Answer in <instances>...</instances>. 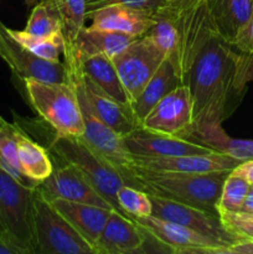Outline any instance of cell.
<instances>
[{"instance_id": "cell-20", "label": "cell", "mask_w": 253, "mask_h": 254, "mask_svg": "<svg viewBox=\"0 0 253 254\" xmlns=\"http://www.w3.org/2000/svg\"><path fill=\"white\" fill-rule=\"evenodd\" d=\"M180 77L176 72L175 67L171 64L170 60L166 57L163 64L158 68V71L153 74L148 83L145 84L140 93L129 106L131 117L135 121L136 126L140 127L141 122L146 117V114L151 111L154 106L160 101L163 97L170 93L176 87L181 86Z\"/></svg>"}, {"instance_id": "cell-43", "label": "cell", "mask_w": 253, "mask_h": 254, "mask_svg": "<svg viewBox=\"0 0 253 254\" xmlns=\"http://www.w3.org/2000/svg\"><path fill=\"white\" fill-rule=\"evenodd\" d=\"M175 1H180V0H175Z\"/></svg>"}, {"instance_id": "cell-26", "label": "cell", "mask_w": 253, "mask_h": 254, "mask_svg": "<svg viewBox=\"0 0 253 254\" xmlns=\"http://www.w3.org/2000/svg\"><path fill=\"white\" fill-rule=\"evenodd\" d=\"M61 20L64 46L72 47L79 32L86 27V0H54Z\"/></svg>"}, {"instance_id": "cell-19", "label": "cell", "mask_w": 253, "mask_h": 254, "mask_svg": "<svg viewBox=\"0 0 253 254\" xmlns=\"http://www.w3.org/2000/svg\"><path fill=\"white\" fill-rule=\"evenodd\" d=\"M81 84L83 93L91 106L92 111L96 113L97 117L102 119L104 123L112 129L121 134L122 136L128 135L134 129L139 128L135 121L131 117L130 111L128 107H124L114 101L104 92H102L93 82L89 81L84 76L81 68Z\"/></svg>"}, {"instance_id": "cell-13", "label": "cell", "mask_w": 253, "mask_h": 254, "mask_svg": "<svg viewBox=\"0 0 253 254\" xmlns=\"http://www.w3.org/2000/svg\"><path fill=\"white\" fill-rule=\"evenodd\" d=\"M37 189L49 201L62 198L116 210L96 190L91 181L76 166L68 163H64V165L60 168H54L51 175L42 181Z\"/></svg>"}, {"instance_id": "cell-44", "label": "cell", "mask_w": 253, "mask_h": 254, "mask_svg": "<svg viewBox=\"0 0 253 254\" xmlns=\"http://www.w3.org/2000/svg\"><path fill=\"white\" fill-rule=\"evenodd\" d=\"M252 186H253V185H252Z\"/></svg>"}, {"instance_id": "cell-45", "label": "cell", "mask_w": 253, "mask_h": 254, "mask_svg": "<svg viewBox=\"0 0 253 254\" xmlns=\"http://www.w3.org/2000/svg\"><path fill=\"white\" fill-rule=\"evenodd\" d=\"M252 213H253V212H252Z\"/></svg>"}, {"instance_id": "cell-27", "label": "cell", "mask_w": 253, "mask_h": 254, "mask_svg": "<svg viewBox=\"0 0 253 254\" xmlns=\"http://www.w3.org/2000/svg\"><path fill=\"white\" fill-rule=\"evenodd\" d=\"M24 31L41 37L62 34L61 20L54 0H39L35 4Z\"/></svg>"}, {"instance_id": "cell-35", "label": "cell", "mask_w": 253, "mask_h": 254, "mask_svg": "<svg viewBox=\"0 0 253 254\" xmlns=\"http://www.w3.org/2000/svg\"><path fill=\"white\" fill-rule=\"evenodd\" d=\"M232 45H235L236 49L240 50L243 54L253 52V14L247 24L241 30L240 34L236 36Z\"/></svg>"}, {"instance_id": "cell-42", "label": "cell", "mask_w": 253, "mask_h": 254, "mask_svg": "<svg viewBox=\"0 0 253 254\" xmlns=\"http://www.w3.org/2000/svg\"><path fill=\"white\" fill-rule=\"evenodd\" d=\"M7 123V122L6 121H5V119L4 118H2V117L1 116H0V128H1V127L2 126H4V124H6Z\"/></svg>"}, {"instance_id": "cell-10", "label": "cell", "mask_w": 253, "mask_h": 254, "mask_svg": "<svg viewBox=\"0 0 253 254\" xmlns=\"http://www.w3.org/2000/svg\"><path fill=\"white\" fill-rule=\"evenodd\" d=\"M139 128L188 139L193 129L192 101L188 86L181 84L160 99Z\"/></svg>"}, {"instance_id": "cell-18", "label": "cell", "mask_w": 253, "mask_h": 254, "mask_svg": "<svg viewBox=\"0 0 253 254\" xmlns=\"http://www.w3.org/2000/svg\"><path fill=\"white\" fill-rule=\"evenodd\" d=\"M51 202L92 247L96 245L109 215L113 211L112 208L83 202H73L62 198H56Z\"/></svg>"}, {"instance_id": "cell-31", "label": "cell", "mask_w": 253, "mask_h": 254, "mask_svg": "<svg viewBox=\"0 0 253 254\" xmlns=\"http://www.w3.org/2000/svg\"><path fill=\"white\" fill-rule=\"evenodd\" d=\"M117 203L121 212L128 217H145L153 213L150 196L141 189L126 184L117 192Z\"/></svg>"}, {"instance_id": "cell-25", "label": "cell", "mask_w": 253, "mask_h": 254, "mask_svg": "<svg viewBox=\"0 0 253 254\" xmlns=\"http://www.w3.org/2000/svg\"><path fill=\"white\" fill-rule=\"evenodd\" d=\"M16 124V123H15ZM16 148L17 159H19L20 169L22 173L37 184L46 180L54 171V164L49 155V151L32 140L24 129L16 124Z\"/></svg>"}, {"instance_id": "cell-37", "label": "cell", "mask_w": 253, "mask_h": 254, "mask_svg": "<svg viewBox=\"0 0 253 254\" xmlns=\"http://www.w3.org/2000/svg\"><path fill=\"white\" fill-rule=\"evenodd\" d=\"M232 173L241 176V178L245 179L246 181H248L251 185H253V159L240 163L235 169H233Z\"/></svg>"}, {"instance_id": "cell-36", "label": "cell", "mask_w": 253, "mask_h": 254, "mask_svg": "<svg viewBox=\"0 0 253 254\" xmlns=\"http://www.w3.org/2000/svg\"><path fill=\"white\" fill-rule=\"evenodd\" d=\"M253 81V52L241 55L238 83L242 88L247 89V84Z\"/></svg>"}, {"instance_id": "cell-40", "label": "cell", "mask_w": 253, "mask_h": 254, "mask_svg": "<svg viewBox=\"0 0 253 254\" xmlns=\"http://www.w3.org/2000/svg\"><path fill=\"white\" fill-rule=\"evenodd\" d=\"M0 254H21L19 250L10 246L9 243L5 242L4 240L0 238Z\"/></svg>"}, {"instance_id": "cell-39", "label": "cell", "mask_w": 253, "mask_h": 254, "mask_svg": "<svg viewBox=\"0 0 253 254\" xmlns=\"http://www.w3.org/2000/svg\"><path fill=\"white\" fill-rule=\"evenodd\" d=\"M241 211H245V212H253V186L251 185L250 191H248L247 196H246V200L243 202L242 206V210Z\"/></svg>"}, {"instance_id": "cell-22", "label": "cell", "mask_w": 253, "mask_h": 254, "mask_svg": "<svg viewBox=\"0 0 253 254\" xmlns=\"http://www.w3.org/2000/svg\"><path fill=\"white\" fill-rule=\"evenodd\" d=\"M78 60L84 76L89 81L93 82L107 96L113 98L122 106L129 108V98L114 66L113 60L103 55H94V56L84 57V59L78 57Z\"/></svg>"}, {"instance_id": "cell-21", "label": "cell", "mask_w": 253, "mask_h": 254, "mask_svg": "<svg viewBox=\"0 0 253 254\" xmlns=\"http://www.w3.org/2000/svg\"><path fill=\"white\" fill-rule=\"evenodd\" d=\"M135 39L136 36L123 34V32L86 26L79 32L73 46H64V49L73 51L79 59L94 56V55H103L109 59H113Z\"/></svg>"}, {"instance_id": "cell-1", "label": "cell", "mask_w": 253, "mask_h": 254, "mask_svg": "<svg viewBox=\"0 0 253 254\" xmlns=\"http://www.w3.org/2000/svg\"><path fill=\"white\" fill-rule=\"evenodd\" d=\"M241 55L218 31L197 51L184 79L192 101L193 128L222 124L240 106L247 92L238 83Z\"/></svg>"}, {"instance_id": "cell-23", "label": "cell", "mask_w": 253, "mask_h": 254, "mask_svg": "<svg viewBox=\"0 0 253 254\" xmlns=\"http://www.w3.org/2000/svg\"><path fill=\"white\" fill-rule=\"evenodd\" d=\"M189 140L202 144L217 153L225 154L241 161L253 159V140L231 138L222 128V124L196 127L189 136Z\"/></svg>"}, {"instance_id": "cell-15", "label": "cell", "mask_w": 253, "mask_h": 254, "mask_svg": "<svg viewBox=\"0 0 253 254\" xmlns=\"http://www.w3.org/2000/svg\"><path fill=\"white\" fill-rule=\"evenodd\" d=\"M126 149L133 156H179L213 153L208 146L178 136L154 133L143 128L134 129L124 136Z\"/></svg>"}, {"instance_id": "cell-8", "label": "cell", "mask_w": 253, "mask_h": 254, "mask_svg": "<svg viewBox=\"0 0 253 254\" xmlns=\"http://www.w3.org/2000/svg\"><path fill=\"white\" fill-rule=\"evenodd\" d=\"M166 57L168 56L144 35L136 37L121 54L112 59L129 98V106L158 71Z\"/></svg>"}, {"instance_id": "cell-24", "label": "cell", "mask_w": 253, "mask_h": 254, "mask_svg": "<svg viewBox=\"0 0 253 254\" xmlns=\"http://www.w3.org/2000/svg\"><path fill=\"white\" fill-rule=\"evenodd\" d=\"M221 36L232 44L253 14V0H208Z\"/></svg>"}, {"instance_id": "cell-41", "label": "cell", "mask_w": 253, "mask_h": 254, "mask_svg": "<svg viewBox=\"0 0 253 254\" xmlns=\"http://www.w3.org/2000/svg\"><path fill=\"white\" fill-rule=\"evenodd\" d=\"M37 1H39V0H25V2H26V5H29V6H32V5L36 4Z\"/></svg>"}, {"instance_id": "cell-33", "label": "cell", "mask_w": 253, "mask_h": 254, "mask_svg": "<svg viewBox=\"0 0 253 254\" xmlns=\"http://www.w3.org/2000/svg\"><path fill=\"white\" fill-rule=\"evenodd\" d=\"M174 4H175V0H86L87 14L101 7L118 5V6L139 10V11L154 15L155 17L171 9Z\"/></svg>"}, {"instance_id": "cell-3", "label": "cell", "mask_w": 253, "mask_h": 254, "mask_svg": "<svg viewBox=\"0 0 253 254\" xmlns=\"http://www.w3.org/2000/svg\"><path fill=\"white\" fill-rule=\"evenodd\" d=\"M35 190L0 168V238L21 254H36Z\"/></svg>"}, {"instance_id": "cell-12", "label": "cell", "mask_w": 253, "mask_h": 254, "mask_svg": "<svg viewBox=\"0 0 253 254\" xmlns=\"http://www.w3.org/2000/svg\"><path fill=\"white\" fill-rule=\"evenodd\" d=\"M149 196L153 205L151 215L202 233L207 237L218 241L228 248L237 242V240L223 227L218 213L171 198L150 195V193Z\"/></svg>"}, {"instance_id": "cell-17", "label": "cell", "mask_w": 253, "mask_h": 254, "mask_svg": "<svg viewBox=\"0 0 253 254\" xmlns=\"http://www.w3.org/2000/svg\"><path fill=\"white\" fill-rule=\"evenodd\" d=\"M87 20L91 21L89 27L93 29L111 30L140 37L153 26L156 17L130 7L112 5L88 12Z\"/></svg>"}, {"instance_id": "cell-11", "label": "cell", "mask_w": 253, "mask_h": 254, "mask_svg": "<svg viewBox=\"0 0 253 254\" xmlns=\"http://www.w3.org/2000/svg\"><path fill=\"white\" fill-rule=\"evenodd\" d=\"M0 57L21 81L35 78L45 82H68L63 61H49L25 49L9 34L7 26L0 21Z\"/></svg>"}, {"instance_id": "cell-28", "label": "cell", "mask_w": 253, "mask_h": 254, "mask_svg": "<svg viewBox=\"0 0 253 254\" xmlns=\"http://www.w3.org/2000/svg\"><path fill=\"white\" fill-rule=\"evenodd\" d=\"M15 133H16V124L6 123L0 128V168L4 169L12 178L24 185L29 188H37L40 184L27 178L20 169Z\"/></svg>"}, {"instance_id": "cell-4", "label": "cell", "mask_w": 253, "mask_h": 254, "mask_svg": "<svg viewBox=\"0 0 253 254\" xmlns=\"http://www.w3.org/2000/svg\"><path fill=\"white\" fill-rule=\"evenodd\" d=\"M22 83L32 109L54 129L55 136L83 135L81 107L71 82L55 83L26 78Z\"/></svg>"}, {"instance_id": "cell-14", "label": "cell", "mask_w": 253, "mask_h": 254, "mask_svg": "<svg viewBox=\"0 0 253 254\" xmlns=\"http://www.w3.org/2000/svg\"><path fill=\"white\" fill-rule=\"evenodd\" d=\"M241 160L225 154L213 151L210 154H192L179 156H133L131 166L151 171H171V173H212L231 171Z\"/></svg>"}, {"instance_id": "cell-32", "label": "cell", "mask_w": 253, "mask_h": 254, "mask_svg": "<svg viewBox=\"0 0 253 254\" xmlns=\"http://www.w3.org/2000/svg\"><path fill=\"white\" fill-rule=\"evenodd\" d=\"M251 184L231 171L223 183L217 211H241Z\"/></svg>"}, {"instance_id": "cell-5", "label": "cell", "mask_w": 253, "mask_h": 254, "mask_svg": "<svg viewBox=\"0 0 253 254\" xmlns=\"http://www.w3.org/2000/svg\"><path fill=\"white\" fill-rule=\"evenodd\" d=\"M63 62L66 64L68 81L73 86L81 107L82 118L84 124V133L81 136L84 143L93 149L98 155L116 166L119 171L126 176L133 164V155L129 153L124 143V136L117 133L114 129L107 126L99 117L96 116L87 101L81 84V64L79 60L71 50L64 49Z\"/></svg>"}, {"instance_id": "cell-29", "label": "cell", "mask_w": 253, "mask_h": 254, "mask_svg": "<svg viewBox=\"0 0 253 254\" xmlns=\"http://www.w3.org/2000/svg\"><path fill=\"white\" fill-rule=\"evenodd\" d=\"M7 30H9V34L19 44H21L25 49H27L34 55L41 57V59L57 62L60 61V57L63 55V34H57L49 37H41L27 34L24 30H12L9 29V27H7Z\"/></svg>"}, {"instance_id": "cell-16", "label": "cell", "mask_w": 253, "mask_h": 254, "mask_svg": "<svg viewBox=\"0 0 253 254\" xmlns=\"http://www.w3.org/2000/svg\"><path fill=\"white\" fill-rule=\"evenodd\" d=\"M145 242L143 228L123 212L113 210L93 248L96 254H133L141 252Z\"/></svg>"}, {"instance_id": "cell-9", "label": "cell", "mask_w": 253, "mask_h": 254, "mask_svg": "<svg viewBox=\"0 0 253 254\" xmlns=\"http://www.w3.org/2000/svg\"><path fill=\"white\" fill-rule=\"evenodd\" d=\"M144 232L173 253L228 254V247L218 241L154 215L131 218Z\"/></svg>"}, {"instance_id": "cell-2", "label": "cell", "mask_w": 253, "mask_h": 254, "mask_svg": "<svg viewBox=\"0 0 253 254\" xmlns=\"http://www.w3.org/2000/svg\"><path fill=\"white\" fill-rule=\"evenodd\" d=\"M231 171L171 173L131 166L126 181L128 185L141 189L150 195L171 198L217 213L223 183Z\"/></svg>"}, {"instance_id": "cell-34", "label": "cell", "mask_w": 253, "mask_h": 254, "mask_svg": "<svg viewBox=\"0 0 253 254\" xmlns=\"http://www.w3.org/2000/svg\"><path fill=\"white\" fill-rule=\"evenodd\" d=\"M223 227L238 241H253V213L245 211H217Z\"/></svg>"}, {"instance_id": "cell-38", "label": "cell", "mask_w": 253, "mask_h": 254, "mask_svg": "<svg viewBox=\"0 0 253 254\" xmlns=\"http://www.w3.org/2000/svg\"><path fill=\"white\" fill-rule=\"evenodd\" d=\"M228 254H253V241H238L228 248Z\"/></svg>"}, {"instance_id": "cell-6", "label": "cell", "mask_w": 253, "mask_h": 254, "mask_svg": "<svg viewBox=\"0 0 253 254\" xmlns=\"http://www.w3.org/2000/svg\"><path fill=\"white\" fill-rule=\"evenodd\" d=\"M50 150L64 163L76 166L96 190L119 211L117 192L126 181L116 166L98 155L79 136H54L50 143Z\"/></svg>"}, {"instance_id": "cell-30", "label": "cell", "mask_w": 253, "mask_h": 254, "mask_svg": "<svg viewBox=\"0 0 253 254\" xmlns=\"http://www.w3.org/2000/svg\"><path fill=\"white\" fill-rule=\"evenodd\" d=\"M170 10L169 9L166 12L159 15L153 26L145 34V36H148L153 44L168 57L173 56L179 44V30L171 16Z\"/></svg>"}, {"instance_id": "cell-7", "label": "cell", "mask_w": 253, "mask_h": 254, "mask_svg": "<svg viewBox=\"0 0 253 254\" xmlns=\"http://www.w3.org/2000/svg\"><path fill=\"white\" fill-rule=\"evenodd\" d=\"M34 205L36 254H96L93 247L37 188Z\"/></svg>"}]
</instances>
